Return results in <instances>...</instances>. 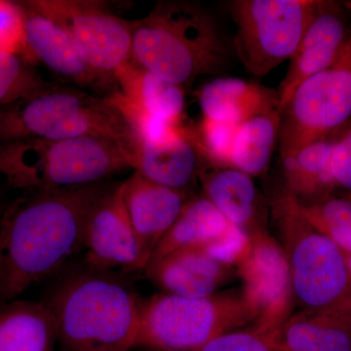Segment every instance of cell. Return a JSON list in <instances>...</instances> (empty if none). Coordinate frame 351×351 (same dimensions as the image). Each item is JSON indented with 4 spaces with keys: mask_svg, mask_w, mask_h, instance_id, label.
<instances>
[{
    "mask_svg": "<svg viewBox=\"0 0 351 351\" xmlns=\"http://www.w3.org/2000/svg\"><path fill=\"white\" fill-rule=\"evenodd\" d=\"M83 249L88 267L97 271H136L147 267L124 203L122 182H113L92 208Z\"/></svg>",
    "mask_w": 351,
    "mask_h": 351,
    "instance_id": "obj_12",
    "label": "cell"
},
{
    "mask_svg": "<svg viewBox=\"0 0 351 351\" xmlns=\"http://www.w3.org/2000/svg\"><path fill=\"white\" fill-rule=\"evenodd\" d=\"M319 0L226 2L237 32L232 49L247 73L262 78L290 60Z\"/></svg>",
    "mask_w": 351,
    "mask_h": 351,
    "instance_id": "obj_8",
    "label": "cell"
},
{
    "mask_svg": "<svg viewBox=\"0 0 351 351\" xmlns=\"http://www.w3.org/2000/svg\"><path fill=\"white\" fill-rule=\"evenodd\" d=\"M346 261H348V269L351 274V256H346Z\"/></svg>",
    "mask_w": 351,
    "mask_h": 351,
    "instance_id": "obj_37",
    "label": "cell"
},
{
    "mask_svg": "<svg viewBox=\"0 0 351 351\" xmlns=\"http://www.w3.org/2000/svg\"><path fill=\"white\" fill-rule=\"evenodd\" d=\"M350 36L343 4L319 0L313 20L291 56L287 73L277 89L280 112L302 83L338 59Z\"/></svg>",
    "mask_w": 351,
    "mask_h": 351,
    "instance_id": "obj_13",
    "label": "cell"
},
{
    "mask_svg": "<svg viewBox=\"0 0 351 351\" xmlns=\"http://www.w3.org/2000/svg\"><path fill=\"white\" fill-rule=\"evenodd\" d=\"M280 127L278 110L258 115L239 125L230 167L252 178L265 174L278 144Z\"/></svg>",
    "mask_w": 351,
    "mask_h": 351,
    "instance_id": "obj_25",
    "label": "cell"
},
{
    "mask_svg": "<svg viewBox=\"0 0 351 351\" xmlns=\"http://www.w3.org/2000/svg\"><path fill=\"white\" fill-rule=\"evenodd\" d=\"M300 211L321 234L351 256V200L334 195L319 202L301 204Z\"/></svg>",
    "mask_w": 351,
    "mask_h": 351,
    "instance_id": "obj_27",
    "label": "cell"
},
{
    "mask_svg": "<svg viewBox=\"0 0 351 351\" xmlns=\"http://www.w3.org/2000/svg\"><path fill=\"white\" fill-rule=\"evenodd\" d=\"M249 237L248 251L235 267L241 291L255 311V324L276 331L292 315L295 304L287 258L269 230Z\"/></svg>",
    "mask_w": 351,
    "mask_h": 351,
    "instance_id": "obj_11",
    "label": "cell"
},
{
    "mask_svg": "<svg viewBox=\"0 0 351 351\" xmlns=\"http://www.w3.org/2000/svg\"><path fill=\"white\" fill-rule=\"evenodd\" d=\"M22 3L62 25L86 63L117 85V75L132 63L131 21L110 12L100 1L34 0Z\"/></svg>",
    "mask_w": 351,
    "mask_h": 351,
    "instance_id": "obj_10",
    "label": "cell"
},
{
    "mask_svg": "<svg viewBox=\"0 0 351 351\" xmlns=\"http://www.w3.org/2000/svg\"><path fill=\"white\" fill-rule=\"evenodd\" d=\"M132 163L125 147L104 137L0 143V174L22 193L108 181Z\"/></svg>",
    "mask_w": 351,
    "mask_h": 351,
    "instance_id": "obj_4",
    "label": "cell"
},
{
    "mask_svg": "<svg viewBox=\"0 0 351 351\" xmlns=\"http://www.w3.org/2000/svg\"><path fill=\"white\" fill-rule=\"evenodd\" d=\"M269 208L287 258L295 304L302 311H336L351 295L345 253L306 221L285 189L270 199Z\"/></svg>",
    "mask_w": 351,
    "mask_h": 351,
    "instance_id": "obj_6",
    "label": "cell"
},
{
    "mask_svg": "<svg viewBox=\"0 0 351 351\" xmlns=\"http://www.w3.org/2000/svg\"><path fill=\"white\" fill-rule=\"evenodd\" d=\"M147 276L166 294L206 298L237 276V269L215 260L204 248L181 249L149 263Z\"/></svg>",
    "mask_w": 351,
    "mask_h": 351,
    "instance_id": "obj_16",
    "label": "cell"
},
{
    "mask_svg": "<svg viewBox=\"0 0 351 351\" xmlns=\"http://www.w3.org/2000/svg\"><path fill=\"white\" fill-rule=\"evenodd\" d=\"M280 351H351V317L337 311H301L276 332Z\"/></svg>",
    "mask_w": 351,
    "mask_h": 351,
    "instance_id": "obj_21",
    "label": "cell"
},
{
    "mask_svg": "<svg viewBox=\"0 0 351 351\" xmlns=\"http://www.w3.org/2000/svg\"><path fill=\"white\" fill-rule=\"evenodd\" d=\"M15 191V189H14L12 186L9 184V182L7 181L5 177L0 174V203L12 199V198H9L8 196H7L9 191Z\"/></svg>",
    "mask_w": 351,
    "mask_h": 351,
    "instance_id": "obj_33",
    "label": "cell"
},
{
    "mask_svg": "<svg viewBox=\"0 0 351 351\" xmlns=\"http://www.w3.org/2000/svg\"><path fill=\"white\" fill-rule=\"evenodd\" d=\"M230 226L204 196L189 197L180 216L157 244L149 263L181 249L205 248L221 239Z\"/></svg>",
    "mask_w": 351,
    "mask_h": 351,
    "instance_id": "obj_24",
    "label": "cell"
},
{
    "mask_svg": "<svg viewBox=\"0 0 351 351\" xmlns=\"http://www.w3.org/2000/svg\"><path fill=\"white\" fill-rule=\"evenodd\" d=\"M336 138L318 141L281 159L284 189L301 204L319 202L335 195L331 152Z\"/></svg>",
    "mask_w": 351,
    "mask_h": 351,
    "instance_id": "obj_23",
    "label": "cell"
},
{
    "mask_svg": "<svg viewBox=\"0 0 351 351\" xmlns=\"http://www.w3.org/2000/svg\"><path fill=\"white\" fill-rule=\"evenodd\" d=\"M69 351H129L137 346L138 300L106 272L64 279L45 301Z\"/></svg>",
    "mask_w": 351,
    "mask_h": 351,
    "instance_id": "obj_3",
    "label": "cell"
},
{
    "mask_svg": "<svg viewBox=\"0 0 351 351\" xmlns=\"http://www.w3.org/2000/svg\"><path fill=\"white\" fill-rule=\"evenodd\" d=\"M232 51L213 13L196 2L159 1L132 22V62L184 89L223 73Z\"/></svg>",
    "mask_w": 351,
    "mask_h": 351,
    "instance_id": "obj_2",
    "label": "cell"
},
{
    "mask_svg": "<svg viewBox=\"0 0 351 351\" xmlns=\"http://www.w3.org/2000/svg\"><path fill=\"white\" fill-rule=\"evenodd\" d=\"M122 191L147 265L157 244L180 216L189 196L186 191L149 181L137 172L122 182Z\"/></svg>",
    "mask_w": 351,
    "mask_h": 351,
    "instance_id": "obj_15",
    "label": "cell"
},
{
    "mask_svg": "<svg viewBox=\"0 0 351 351\" xmlns=\"http://www.w3.org/2000/svg\"><path fill=\"white\" fill-rule=\"evenodd\" d=\"M56 320L45 302L16 300L0 306V351H54Z\"/></svg>",
    "mask_w": 351,
    "mask_h": 351,
    "instance_id": "obj_22",
    "label": "cell"
},
{
    "mask_svg": "<svg viewBox=\"0 0 351 351\" xmlns=\"http://www.w3.org/2000/svg\"><path fill=\"white\" fill-rule=\"evenodd\" d=\"M204 164L193 127L184 125L159 142L138 145L132 169L156 184L188 193Z\"/></svg>",
    "mask_w": 351,
    "mask_h": 351,
    "instance_id": "obj_18",
    "label": "cell"
},
{
    "mask_svg": "<svg viewBox=\"0 0 351 351\" xmlns=\"http://www.w3.org/2000/svg\"><path fill=\"white\" fill-rule=\"evenodd\" d=\"M195 95L203 117L235 125L274 110L280 112L277 89L240 78H217Z\"/></svg>",
    "mask_w": 351,
    "mask_h": 351,
    "instance_id": "obj_19",
    "label": "cell"
},
{
    "mask_svg": "<svg viewBox=\"0 0 351 351\" xmlns=\"http://www.w3.org/2000/svg\"><path fill=\"white\" fill-rule=\"evenodd\" d=\"M249 245L250 237L232 225L221 239L204 249L215 260L235 269L248 251Z\"/></svg>",
    "mask_w": 351,
    "mask_h": 351,
    "instance_id": "obj_32",
    "label": "cell"
},
{
    "mask_svg": "<svg viewBox=\"0 0 351 351\" xmlns=\"http://www.w3.org/2000/svg\"><path fill=\"white\" fill-rule=\"evenodd\" d=\"M331 171L336 191L351 200V121L332 145Z\"/></svg>",
    "mask_w": 351,
    "mask_h": 351,
    "instance_id": "obj_31",
    "label": "cell"
},
{
    "mask_svg": "<svg viewBox=\"0 0 351 351\" xmlns=\"http://www.w3.org/2000/svg\"><path fill=\"white\" fill-rule=\"evenodd\" d=\"M0 53L22 55L31 61L25 43V9L20 2L0 0Z\"/></svg>",
    "mask_w": 351,
    "mask_h": 351,
    "instance_id": "obj_30",
    "label": "cell"
},
{
    "mask_svg": "<svg viewBox=\"0 0 351 351\" xmlns=\"http://www.w3.org/2000/svg\"><path fill=\"white\" fill-rule=\"evenodd\" d=\"M51 84L39 75L27 58L0 53V108L29 100Z\"/></svg>",
    "mask_w": 351,
    "mask_h": 351,
    "instance_id": "obj_26",
    "label": "cell"
},
{
    "mask_svg": "<svg viewBox=\"0 0 351 351\" xmlns=\"http://www.w3.org/2000/svg\"><path fill=\"white\" fill-rule=\"evenodd\" d=\"M152 351H156V350H152Z\"/></svg>",
    "mask_w": 351,
    "mask_h": 351,
    "instance_id": "obj_38",
    "label": "cell"
},
{
    "mask_svg": "<svg viewBox=\"0 0 351 351\" xmlns=\"http://www.w3.org/2000/svg\"><path fill=\"white\" fill-rule=\"evenodd\" d=\"M337 311H341V313L346 314V315L350 316L351 317V295L345 302L341 304V306L339 308L336 309Z\"/></svg>",
    "mask_w": 351,
    "mask_h": 351,
    "instance_id": "obj_35",
    "label": "cell"
},
{
    "mask_svg": "<svg viewBox=\"0 0 351 351\" xmlns=\"http://www.w3.org/2000/svg\"><path fill=\"white\" fill-rule=\"evenodd\" d=\"M203 196L226 221L248 237L267 230V207L253 178L232 167L205 163L199 179Z\"/></svg>",
    "mask_w": 351,
    "mask_h": 351,
    "instance_id": "obj_17",
    "label": "cell"
},
{
    "mask_svg": "<svg viewBox=\"0 0 351 351\" xmlns=\"http://www.w3.org/2000/svg\"><path fill=\"white\" fill-rule=\"evenodd\" d=\"M15 201L16 198H14V199L7 200L5 202L0 203V221L5 217L7 212L13 206Z\"/></svg>",
    "mask_w": 351,
    "mask_h": 351,
    "instance_id": "obj_34",
    "label": "cell"
},
{
    "mask_svg": "<svg viewBox=\"0 0 351 351\" xmlns=\"http://www.w3.org/2000/svg\"><path fill=\"white\" fill-rule=\"evenodd\" d=\"M113 182L23 193L1 221L0 306L16 301L83 249L92 208Z\"/></svg>",
    "mask_w": 351,
    "mask_h": 351,
    "instance_id": "obj_1",
    "label": "cell"
},
{
    "mask_svg": "<svg viewBox=\"0 0 351 351\" xmlns=\"http://www.w3.org/2000/svg\"><path fill=\"white\" fill-rule=\"evenodd\" d=\"M112 138L135 156L137 141L128 122L108 97L75 86L51 84L29 100L0 108V143Z\"/></svg>",
    "mask_w": 351,
    "mask_h": 351,
    "instance_id": "obj_5",
    "label": "cell"
},
{
    "mask_svg": "<svg viewBox=\"0 0 351 351\" xmlns=\"http://www.w3.org/2000/svg\"><path fill=\"white\" fill-rule=\"evenodd\" d=\"M239 125L202 117L193 126L196 144L205 163L217 167H230L233 145Z\"/></svg>",
    "mask_w": 351,
    "mask_h": 351,
    "instance_id": "obj_28",
    "label": "cell"
},
{
    "mask_svg": "<svg viewBox=\"0 0 351 351\" xmlns=\"http://www.w3.org/2000/svg\"><path fill=\"white\" fill-rule=\"evenodd\" d=\"M4 243V233L3 230H2L1 221H0V252H1L2 247H3Z\"/></svg>",
    "mask_w": 351,
    "mask_h": 351,
    "instance_id": "obj_36",
    "label": "cell"
},
{
    "mask_svg": "<svg viewBox=\"0 0 351 351\" xmlns=\"http://www.w3.org/2000/svg\"><path fill=\"white\" fill-rule=\"evenodd\" d=\"M277 330L253 324L221 335L196 351H280L276 345Z\"/></svg>",
    "mask_w": 351,
    "mask_h": 351,
    "instance_id": "obj_29",
    "label": "cell"
},
{
    "mask_svg": "<svg viewBox=\"0 0 351 351\" xmlns=\"http://www.w3.org/2000/svg\"><path fill=\"white\" fill-rule=\"evenodd\" d=\"M350 121L351 36L338 59L302 83L281 112V159L332 138Z\"/></svg>",
    "mask_w": 351,
    "mask_h": 351,
    "instance_id": "obj_9",
    "label": "cell"
},
{
    "mask_svg": "<svg viewBox=\"0 0 351 351\" xmlns=\"http://www.w3.org/2000/svg\"><path fill=\"white\" fill-rule=\"evenodd\" d=\"M241 290L206 298L166 294L138 300L137 346L156 351H196L212 339L255 324Z\"/></svg>",
    "mask_w": 351,
    "mask_h": 351,
    "instance_id": "obj_7",
    "label": "cell"
},
{
    "mask_svg": "<svg viewBox=\"0 0 351 351\" xmlns=\"http://www.w3.org/2000/svg\"><path fill=\"white\" fill-rule=\"evenodd\" d=\"M25 43L32 63L41 62L53 73L80 89L91 90L100 97H110L117 85L97 73L86 63L75 41L62 25L24 5Z\"/></svg>",
    "mask_w": 351,
    "mask_h": 351,
    "instance_id": "obj_14",
    "label": "cell"
},
{
    "mask_svg": "<svg viewBox=\"0 0 351 351\" xmlns=\"http://www.w3.org/2000/svg\"><path fill=\"white\" fill-rule=\"evenodd\" d=\"M119 90L112 95L134 110L184 125V88L159 77L132 62L117 75Z\"/></svg>",
    "mask_w": 351,
    "mask_h": 351,
    "instance_id": "obj_20",
    "label": "cell"
}]
</instances>
